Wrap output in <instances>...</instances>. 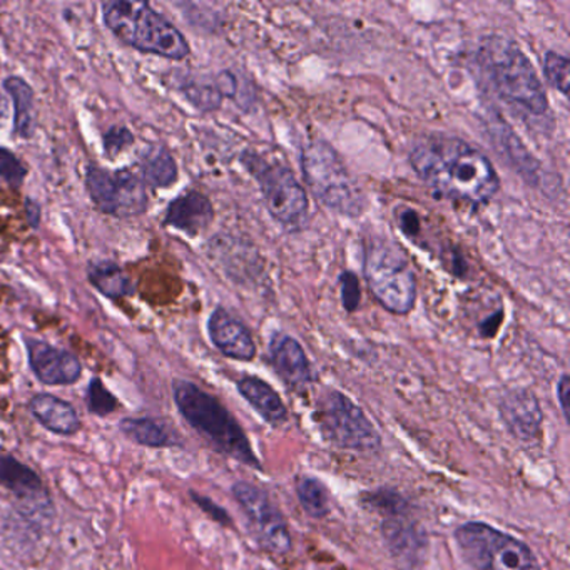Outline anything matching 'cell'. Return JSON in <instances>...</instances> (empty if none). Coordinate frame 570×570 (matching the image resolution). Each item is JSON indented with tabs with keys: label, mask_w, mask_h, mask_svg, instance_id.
<instances>
[{
	"label": "cell",
	"mask_w": 570,
	"mask_h": 570,
	"mask_svg": "<svg viewBox=\"0 0 570 570\" xmlns=\"http://www.w3.org/2000/svg\"><path fill=\"white\" fill-rule=\"evenodd\" d=\"M410 164L437 193L486 204L499 193L500 179L480 149L453 136L426 134L410 151Z\"/></svg>",
	"instance_id": "6da1fadb"
},
{
	"label": "cell",
	"mask_w": 570,
	"mask_h": 570,
	"mask_svg": "<svg viewBox=\"0 0 570 570\" xmlns=\"http://www.w3.org/2000/svg\"><path fill=\"white\" fill-rule=\"evenodd\" d=\"M172 399L179 416L201 439L207 440L211 449L258 472L263 470V463L254 452L243 427L217 397L197 383L174 380Z\"/></svg>",
	"instance_id": "7a4b0ae2"
},
{
	"label": "cell",
	"mask_w": 570,
	"mask_h": 570,
	"mask_svg": "<svg viewBox=\"0 0 570 570\" xmlns=\"http://www.w3.org/2000/svg\"><path fill=\"white\" fill-rule=\"evenodd\" d=\"M479 64L503 101L529 114H546L549 109L546 89L532 62L516 42L496 36L486 39L480 48Z\"/></svg>",
	"instance_id": "3957f363"
},
{
	"label": "cell",
	"mask_w": 570,
	"mask_h": 570,
	"mask_svg": "<svg viewBox=\"0 0 570 570\" xmlns=\"http://www.w3.org/2000/svg\"><path fill=\"white\" fill-rule=\"evenodd\" d=\"M102 18L112 34L136 51L172 61L188 58L189 44L181 31L144 2H109Z\"/></svg>",
	"instance_id": "277c9868"
},
{
	"label": "cell",
	"mask_w": 570,
	"mask_h": 570,
	"mask_svg": "<svg viewBox=\"0 0 570 570\" xmlns=\"http://www.w3.org/2000/svg\"><path fill=\"white\" fill-rule=\"evenodd\" d=\"M301 169L311 193L328 210L350 218L360 217L367 210L363 191L333 146L324 141L304 146Z\"/></svg>",
	"instance_id": "5b68a950"
},
{
	"label": "cell",
	"mask_w": 570,
	"mask_h": 570,
	"mask_svg": "<svg viewBox=\"0 0 570 570\" xmlns=\"http://www.w3.org/2000/svg\"><path fill=\"white\" fill-rule=\"evenodd\" d=\"M363 274L374 300L393 314H409L416 307L417 278L407 254L386 238L364 247Z\"/></svg>",
	"instance_id": "8992f818"
},
{
	"label": "cell",
	"mask_w": 570,
	"mask_h": 570,
	"mask_svg": "<svg viewBox=\"0 0 570 570\" xmlns=\"http://www.w3.org/2000/svg\"><path fill=\"white\" fill-rule=\"evenodd\" d=\"M457 549L476 570H542L523 540L480 520L460 523L453 532Z\"/></svg>",
	"instance_id": "52a82bcc"
},
{
	"label": "cell",
	"mask_w": 570,
	"mask_h": 570,
	"mask_svg": "<svg viewBox=\"0 0 570 570\" xmlns=\"http://www.w3.org/2000/svg\"><path fill=\"white\" fill-rule=\"evenodd\" d=\"M314 420L323 439L337 449L363 456L382 449V436L377 427L363 409L340 390H327L320 397Z\"/></svg>",
	"instance_id": "ba28073f"
},
{
	"label": "cell",
	"mask_w": 570,
	"mask_h": 570,
	"mask_svg": "<svg viewBox=\"0 0 570 570\" xmlns=\"http://www.w3.org/2000/svg\"><path fill=\"white\" fill-rule=\"evenodd\" d=\"M241 162L257 179L271 217L291 230L303 228L310 217V201L291 169L253 151L244 152Z\"/></svg>",
	"instance_id": "9c48e42d"
},
{
	"label": "cell",
	"mask_w": 570,
	"mask_h": 570,
	"mask_svg": "<svg viewBox=\"0 0 570 570\" xmlns=\"http://www.w3.org/2000/svg\"><path fill=\"white\" fill-rule=\"evenodd\" d=\"M234 500L247 517L248 526L257 542L271 556H287L293 549L290 523L274 506L267 490L240 480L231 487Z\"/></svg>",
	"instance_id": "30bf717a"
},
{
	"label": "cell",
	"mask_w": 570,
	"mask_h": 570,
	"mask_svg": "<svg viewBox=\"0 0 570 570\" xmlns=\"http://www.w3.org/2000/svg\"><path fill=\"white\" fill-rule=\"evenodd\" d=\"M86 188L96 207L111 217H139L148 208L144 181L129 169L108 171L89 166L86 169Z\"/></svg>",
	"instance_id": "8fae6325"
},
{
	"label": "cell",
	"mask_w": 570,
	"mask_h": 570,
	"mask_svg": "<svg viewBox=\"0 0 570 570\" xmlns=\"http://www.w3.org/2000/svg\"><path fill=\"white\" fill-rule=\"evenodd\" d=\"M0 486L18 499V512L31 523L52 520L54 506L34 469L9 453H0Z\"/></svg>",
	"instance_id": "7c38bea8"
},
{
	"label": "cell",
	"mask_w": 570,
	"mask_h": 570,
	"mask_svg": "<svg viewBox=\"0 0 570 570\" xmlns=\"http://www.w3.org/2000/svg\"><path fill=\"white\" fill-rule=\"evenodd\" d=\"M380 532L390 556L403 570L422 566L429 550V536L412 516L383 519Z\"/></svg>",
	"instance_id": "4fadbf2b"
},
{
	"label": "cell",
	"mask_w": 570,
	"mask_h": 570,
	"mask_svg": "<svg viewBox=\"0 0 570 570\" xmlns=\"http://www.w3.org/2000/svg\"><path fill=\"white\" fill-rule=\"evenodd\" d=\"M499 413L507 432L519 442L533 443L542 439V407L530 390H509L500 400Z\"/></svg>",
	"instance_id": "5bb4252c"
},
{
	"label": "cell",
	"mask_w": 570,
	"mask_h": 570,
	"mask_svg": "<svg viewBox=\"0 0 570 570\" xmlns=\"http://www.w3.org/2000/svg\"><path fill=\"white\" fill-rule=\"evenodd\" d=\"M29 364L44 386H74L81 378V361L71 351L52 347L36 338H26Z\"/></svg>",
	"instance_id": "9a60e30c"
},
{
	"label": "cell",
	"mask_w": 570,
	"mask_h": 570,
	"mask_svg": "<svg viewBox=\"0 0 570 570\" xmlns=\"http://www.w3.org/2000/svg\"><path fill=\"white\" fill-rule=\"evenodd\" d=\"M270 361L278 377L294 390H304L314 383V371L303 347L290 334L271 338Z\"/></svg>",
	"instance_id": "2e32d148"
},
{
	"label": "cell",
	"mask_w": 570,
	"mask_h": 570,
	"mask_svg": "<svg viewBox=\"0 0 570 570\" xmlns=\"http://www.w3.org/2000/svg\"><path fill=\"white\" fill-rule=\"evenodd\" d=\"M208 333L214 347L227 358L237 361H253L257 358V343L243 321L217 308L208 320Z\"/></svg>",
	"instance_id": "e0dca14e"
},
{
	"label": "cell",
	"mask_w": 570,
	"mask_h": 570,
	"mask_svg": "<svg viewBox=\"0 0 570 570\" xmlns=\"http://www.w3.org/2000/svg\"><path fill=\"white\" fill-rule=\"evenodd\" d=\"M211 201L198 191H189L169 203L164 223L188 237H198L213 223Z\"/></svg>",
	"instance_id": "ac0fdd59"
},
{
	"label": "cell",
	"mask_w": 570,
	"mask_h": 570,
	"mask_svg": "<svg viewBox=\"0 0 570 570\" xmlns=\"http://www.w3.org/2000/svg\"><path fill=\"white\" fill-rule=\"evenodd\" d=\"M29 412L46 430L56 436H76L82 427L74 407L51 393H38L32 397Z\"/></svg>",
	"instance_id": "d6986e66"
},
{
	"label": "cell",
	"mask_w": 570,
	"mask_h": 570,
	"mask_svg": "<svg viewBox=\"0 0 570 570\" xmlns=\"http://www.w3.org/2000/svg\"><path fill=\"white\" fill-rule=\"evenodd\" d=\"M238 392L243 397L244 402L250 403L251 409L271 427H280L287 423V403L281 399L280 393L261 380L260 377H243L238 380Z\"/></svg>",
	"instance_id": "ffe728a7"
},
{
	"label": "cell",
	"mask_w": 570,
	"mask_h": 570,
	"mask_svg": "<svg viewBox=\"0 0 570 570\" xmlns=\"http://www.w3.org/2000/svg\"><path fill=\"white\" fill-rule=\"evenodd\" d=\"M119 430L132 442L148 449L182 447L178 430L172 429L166 420L152 419V417H128L119 422Z\"/></svg>",
	"instance_id": "44dd1931"
},
{
	"label": "cell",
	"mask_w": 570,
	"mask_h": 570,
	"mask_svg": "<svg viewBox=\"0 0 570 570\" xmlns=\"http://www.w3.org/2000/svg\"><path fill=\"white\" fill-rule=\"evenodd\" d=\"M6 91L14 102V132L22 139L32 138L36 131L34 91L22 78L6 79Z\"/></svg>",
	"instance_id": "7402d4cb"
},
{
	"label": "cell",
	"mask_w": 570,
	"mask_h": 570,
	"mask_svg": "<svg viewBox=\"0 0 570 570\" xmlns=\"http://www.w3.org/2000/svg\"><path fill=\"white\" fill-rule=\"evenodd\" d=\"M141 178L151 188H169L178 181V164L164 146H151L141 158Z\"/></svg>",
	"instance_id": "603a6c76"
},
{
	"label": "cell",
	"mask_w": 570,
	"mask_h": 570,
	"mask_svg": "<svg viewBox=\"0 0 570 570\" xmlns=\"http://www.w3.org/2000/svg\"><path fill=\"white\" fill-rule=\"evenodd\" d=\"M358 503L368 512L378 513L382 519L412 516V503L400 490L393 487H377L363 490L358 496Z\"/></svg>",
	"instance_id": "cb8c5ba5"
},
{
	"label": "cell",
	"mask_w": 570,
	"mask_h": 570,
	"mask_svg": "<svg viewBox=\"0 0 570 570\" xmlns=\"http://www.w3.org/2000/svg\"><path fill=\"white\" fill-rule=\"evenodd\" d=\"M297 497L301 509L310 519L323 520L330 513V492L317 477H298Z\"/></svg>",
	"instance_id": "d4e9b609"
},
{
	"label": "cell",
	"mask_w": 570,
	"mask_h": 570,
	"mask_svg": "<svg viewBox=\"0 0 570 570\" xmlns=\"http://www.w3.org/2000/svg\"><path fill=\"white\" fill-rule=\"evenodd\" d=\"M89 280L91 283L108 298L128 297L134 291V284L129 280L128 274L119 268L118 264L96 263L89 270Z\"/></svg>",
	"instance_id": "484cf974"
},
{
	"label": "cell",
	"mask_w": 570,
	"mask_h": 570,
	"mask_svg": "<svg viewBox=\"0 0 570 570\" xmlns=\"http://www.w3.org/2000/svg\"><path fill=\"white\" fill-rule=\"evenodd\" d=\"M86 402H88L89 412L98 417L111 416L118 410L119 406L118 399L106 389L101 378H92L89 382Z\"/></svg>",
	"instance_id": "4316f807"
},
{
	"label": "cell",
	"mask_w": 570,
	"mask_h": 570,
	"mask_svg": "<svg viewBox=\"0 0 570 570\" xmlns=\"http://www.w3.org/2000/svg\"><path fill=\"white\" fill-rule=\"evenodd\" d=\"M569 59L566 56L549 51L543 58V72L547 81L560 91L562 96H569Z\"/></svg>",
	"instance_id": "83f0119b"
},
{
	"label": "cell",
	"mask_w": 570,
	"mask_h": 570,
	"mask_svg": "<svg viewBox=\"0 0 570 570\" xmlns=\"http://www.w3.org/2000/svg\"><path fill=\"white\" fill-rule=\"evenodd\" d=\"M26 176L28 168L22 164L21 159L9 149L0 148V178L6 179L9 184L21 186Z\"/></svg>",
	"instance_id": "f1b7e54d"
},
{
	"label": "cell",
	"mask_w": 570,
	"mask_h": 570,
	"mask_svg": "<svg viewBox=\"0 0 570 570\" xmlns=\"http://www.w3.org/2000/svg\"><path fill=\"white\" fill-rule=\"evenodd\" d=\"M189 497H191V500H193L194 506H197L201 512L207 513V516L210 517L213 522H217L218 526H234L233 517L230 516V512H228L224 507L218 506V503L214 502L213 499H210V497L203 496V493L194 492V490L189 492Z\"/></svg>",
	"instance_id": "f546056e"
},
{
	"label": "cell",
	"mask_w": 570,
	"mask_h": 570,
	"mask_svg": "<svg viewBox=\"0 0 570 570\" xmlns=\"http://www.w3.org/2000/svg\"><path fill=\"white\" fill-rule=\"evenodd\" d=\"M340 288L341 303H343L344 310L348 313H353L360 307L361 301L360 281H358L357 274L343 271L340 274Z\"/></svg>",
	"instance_id": "4dcf8cb0"
},
{
	"label": "cell",
	"mask_w": 570,
	"mask_h": 570,
	"mask_svg": "<svg viewBox=\"0 0 570 570\" xmlns=\"http://www.w3.org/2000/svg\"><path fill=\"white\" fill-rule=\"evenodd\" d=\"M102 142H104L106 154L114 158V156H118L119 152L124 151L128 146L134 142V136L124 126H114V128L106 132Z\"/></svg>",
	"instance_id": "1f68e13d"
},
{
	"label": "cell",
	"mask_w": 570,
	"mask_h": 570,
	"mask_svg": "<svg viewBox=\"0 0 570 570\" xmlns=\"http://www.w3.org/2000/svg\"><path fill=\"white\" fill-rule=\"evenodd\" d=\"M397 220H399L400 230L407 238H417L420 233V217L409 208H402L397 211Z\"/></svg>",
	"instance_id": "d6a6232c"
},
{
	"label": "cell",
	"mask_w": 570,
	"mask_h": 570,
	"mask_svg": "<svg viewBox=\"0 0 570 570\" xmlns=\"http://www.w3.org/2000/svg\"><path fill=\"white\" fill-rule=\"evenodd\" d=\"M569 397H570V378L563 373L557 382V402L562 410L563 420L569 423Z\"/></svg>",
	"instance_id": "836d02e7"
},
{
	"label": "cell",
	"mask_w": 570,
	"mask_h": 570,
	"mask_svg": "<svg viewBox=\"0 0 570 570\" xmlns=\"http://www.w3.org/2000/svg\"><path fill=\"white\" fill-rule=\"evenodd\" d=\"M26 211H28L29 224L36 230V228L39 227V221H41V207H39L34 200H29L28 198V201H26Z\"/></svg>",
	"instance_id": "e575fe53"
},
{
	"label": "cell",
	"mask_w": 570,
	"mask_h": 570,
	"mask_svg": "<svg viewBox=\"0 0 570 570\" xmlns=\"http://www.w3.org/2000/svg\"><path fill=\"white\" fill-rule=\"evenodd\" d=\"M9 111V102L8 99L4 98V94L0 92V124L4 122V119L8 118Z\"/></svg>",
	"instance_id": "d590c367"
}]
</instances>
